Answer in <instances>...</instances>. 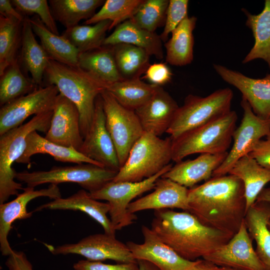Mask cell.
<instances>
[{"label":"cell","mask_w":270,"mask_h":270,"mask_svg":"<svg viewBox=\"0 0 270 270\" xmlns=\"http://www.w3.org/2000/svg\"><path fill=\"white\" fill-rule=\"evenodd\" d=\"M189 212L203 224L234 236L246 212L244 187L237 176L212 177L188 190Z\"/></svg>","instance_id":"6da1fadb"},{"label":"cell","mask_w":270,"mask_h":270,"mask_svg":"<svg viewBox=\"0 0 270 270\" xmlns=\"http://www.w3.org/2000/svg\"><path fill=\"white\" fill-rule=\"evenodd\" d=\"M151 226L164 244L190 261L212 253L233 236L203 224L188 211L154 210Z\"/></svg>","instance_id":"7a4b0ae2"},{"label":"cell","mask_w":270,"mask_h":270,"mask_svg":"<svg viewBox=\"0 0 270 270\" xmlns=\"http://www.w3.org/2000/svg\"><path fill=\"white\" fill-rule=\"evenodd\" d=\"M44 78L46 86L54 85L60 94L73 102L80 116L83 138L94 116L97 97L106 90L108 84L78 66L66 65L50 60Z\"/></svg>","instance_id":"3957f363"},{"label":"cell","mask_w":270,"mask_h":270,"mask_svg":"<svg viewBox=\"0 0 270 270\" xmlns=\"http://www.w3.org/2000/svg\"><path fill=\"white\" fill-rule=\"evenodd\" d=\"M238 116L230 110L224 116L172 138V160L176 162L194 154L227 152L236 128Z\"/></svg>","instance_id":"277c9868"},{"label":"cell","mask_w":270,"mask_h":270,"mask_svg":"<svg viewBox=\"0 0 270 270\" xmlns=\"http://www.w3.org/2000/svg\"><path fill=\"white\" fill-rule=\"evenodd\" d=\"M53 110L34 116L28 122L0 136V204L23 190L22 183L14 180L16 172L12 164L22 156L28 135L34 131L46 133L49 129Z\"/></svg>","instance_id":"5b68a950"},{"label":"cell","mask_w":270,"mask_h":270,"mask_svg":"<svg viewBox=\"0 0 270 270\" xmlns=\"http://www.w3.org/2000/svg\"><path fill=\"white\" fill-rule=\"evenodd\" d=\"M172 160V139L144 132L112 181L138 182L162 171Z\"/></svg>","instance_id":"8992f818"},{"label":"cell","mask_w":270,"mask_h":270,"mask_svg":"<svg viewBox=\"0 0 270 270\" xmlns=\"http://www.w3.org/2000/svg\"><path fill=\"white\" fill-rule=\"evenodd\" d=\"M233 92L228 88L206 97L188 95L179 106L166 133L176 139L192 130L216 120L230 110Z\"/></svg>","instance_id":"52a82bcc"},{"label":"cell","mask_w":270,"mask_h":270,"mask_svg":"<svg viewBox=\"0 0 270 270\" xmlns=\"http://www.w3.org/2000/svg\"><path fill=\"white\" fill-rule=\"evenodd\" d=\"M118 172L90 164L54 166L48 170L16 172V179L34 188L44 184L72 182L90 192H95L112 181Z\"/></svg>","instance_id":"ba28073f"},{"label":"cell","mask_w":270,"mask_h":270,"mask_svg":"<svg viewBox=\"0 0 270 270\" xmlns=\"http://www.w3.org/2000/svg\"><path fill=\"white\" fill-rule=\"evenodd\" d=\"M172 166L170 163L154 176L138 182L111 181L100 189L90 192L96 200H105L110 205L108 214L114 228L120 230L132 224L136 219L134 214L128 210L131 201L140 194L154 189L156 182Z\"/></svg>","instance_id":"9c48e42d"},{"label":"cell","mask_w":270,"mask_h":270,"mask_svg":"<svg viewBox=\"0 0 270 270\" xmlns=\"http://www.w3.org/2000/svg\"><path fill=\"white\" fill-rule=\"evenodd\" d=\"M100 96L106 127L114 144L121 168L144 132L134 110L122 106L106 90Z\"/></svg>","instance_id":"30bf717a"},{"label":"cell","mask_w":270,"mask_h":270,"mask_svg":"<svg viewBox=\"0 0 270 270\" xmlns=\"http://www.w3.org/2000/svg\"><path fill=\"white\" fill-rule=\"evenodd\" d=\"M240 106L243 116L240 125L233 133L232 148L223 162L214 171L212 177L228 174L234 164L241 158L250 154L262 138L270 135V119L256 116L248 102L242 98Z\"/></svg>","instance_id":"8fae6325"},{"label":"cell","mask_w":270,"mask_h":270,"mask_svg":"<svg viewBox=\"0 0 270 270\" xmlns=\"http://www.w3.org/2000/svg\"><path fill=\"white\" fill-rule=\"evenodd\" d=\"M46 246L54 255L76 254L93 262L110 260L118 263L137 262L126 244L106 233L90 235L76 243Z\"/></svg>","instance_id":"7c38bea8"},{"label":"cell","mask_w":270,"mask_h":270,"mask_svg":"<svg viewBox=\"0 0 270 270\" xmlns=\"http://www.w3.org/2000/svg\"><path fill=\"white\" fill-rule=\"evenodd\" d=\"M54 85L39 86L30 93L0 107V136L22 124L32 115H38L53 110L58 95Z\"/></svg>","instance_id":"4fadbf2b"},{"label":"cell","mask_w":270,"mask_h":270,"mask_svg":"<svg viewBox=\"0 0 270 270\" xmlns=\"http://www.w3.org/2000/svg\"><path fill=\"white\" fill-rule=\"evenodd\" d=\"M78 151L104 168L118 172L120 168L114 144L106 127L100 94L96 98L92 123Z\"/></svg>","instance_id":"5bb4252c"},{"label":"cell","mask_w":270,"mask_h":270,"mask_svg":"<svg viewBox=\"0 0 270 270\" xmlns=\"http://www.w3.org/2000/svg\"><path fill=\"white\" fill-rule=\"evenodd\" d=\"M202 258L220 268L266 270L254 248L252 240L244 221L238 231L226 244Z\"/></svg>","instance_id":"9a60e30c"},{"label":"cell","mask_w":270,"mask_h":270,"mask_svg":"<svg viewBox=\"0 0 270 270\" xmlns=\"http://www.w3.org/2000/svg\"><path fill=\"white\" fill-rule=\"evenodd\" d=\"M142 244L131 241L126 243L136 260L149 262L160 270H188L196 263V260L190 261L180 256L148 226H142Z\"/></svg>","instance_id":"2e32d148"},{"label":"cell","mask_w":270,"mask_h":270,"mask_svg":"<svg viewBox=\"0 0 270 270\" xmlns=\"http://www.w3.org/2000/svg\"><path fill=\"white\" fill-rule=\"evenodd\" d=\"M48 140L78 150L83 142L80 116L76 105L61 94L57 97L48 130Z\"/></svg>","instance_id":"e0dca14e"},{"label":"cell","mask_w":270,"mask_h":270,"mask_svg":"<svg viewBox=\"0 0 270 270\" xmlns=\"http://www.w3.org/2000/svg\"><path fill=\"white\" fill-rule=\"evenodd\" d=\"M41 196L53 200L62 198L58 185L50 184L48 188L39 190L27 186L12 200L0 204V250L2 256H8L14 250L8 240L12 224L18 220L30 218L34 212L27 210V204L32 200Z\"/></svg>","instance_id":"ac0fdd59"},{"label":"cell","mask_w":270,"mask_h":270,"mask_svg":"<svg viewBox=\"0 0 270 270\" xmlns=\"http://www.w3.org/2000/svg\"><path fill=\"white\" fill-rule=\"evenodd\" d=\"M214 68L224 80L240 92L256 116L270 119V73L263 78H254L220 64H214Z\"/></svg>","instance_id":"d6986e66"},{"label":"cell","mask_w":270,"mask_h":270,"mask_svg":"<svg viewBox=\"0 0 270 270\" xmlns=\"http://www.w3.org/2000/svg\"><path fill=\"white\" fill-rule=\"evenodd\" d=\"M178 108L168 92L158 86L151 98L134 112L144 132L160 137L166 132Z\"/></svg>","instance_id":"ffe728a7"},{"label":"cell","mask_w":270,"mask_h":270,"mask_svg":"<svg viewBox=\"0 0 270 270\" xmlns=\"http://www.w3.org/2000/svg\"><path fill=\"white\" fill-rule=\"evenodd\" d=\"M188 190L186 187L170 179L160 178L156 182L154 190L131 202L128 210L134 214L146 210H158L176 208L189 212Z\"/></svg>","instance_id":"44dd1931"},{"label":"cell","mask_w":270,"mask_h":270,"mask_svg":"<svg viewBox=\"0 0 270 270\" xmlns=\"http://www.w3.org/2000/svg\"><path fill=\"white\" fill-rule=\"evenodd\" d=\"M228 152L218 154H201L194 160L176 162L161 178L170 179L185 187H194L198 182L207 181L223 162Z\"/></svg>","instance_id":"7402d4cb"},{"label":"cell","mask_w":270,"mask_h":270,"mask_svg":"<svg viewBox=\"0 0 270 270\" xmlns=\"http://www.w3.org/2000/svg\"><path fill=\"white\" fill-rule=\"evenodd\" d=\"M44 209L80 210L87 214L100 224L104 233L116 236V230L113 227L107 214L110 210L108 202H102L94 198L90 192L80 190L66 198H58L42 204L34 212Z\"/></svg>","instance_id":"603a6c76"},{"label":"cell","mask_w":270,"mask_h":270,"mask_svg":"<svg viewBox=\"0 0 270 270\" xmlns=\"http://www.w3.org/2000/svg\"><path fill=\"white\" fill-rule=\"evenodd\" d=\"M162 42L160 36L156 32L143 29L129 20L116 26L106 37L103 46L130 44L144 50L150 56L161 60L164 58Z\"/></svg>","instance_id":"cb8c5ba5"},{"label":"cell","mask_w":270,"mask_h":270,"mask_svg":"<svg viewBox=\"0 0 270 270\" xmlns=\"http://www.w3.org/2000/svg\"><path fill=\"white\" fill-rule=\"evenodd\" d=\"M37 132H32L28 135L24 151L16 162L30 166L31 157L38 154H48L59 162L77 164L86 163L103 167L98 162L84 156L75 148L52 142L40 136Z\"/></svg>","instance_id":"d4e9b609"},{"label":"cell","mask_w":270,"mask_h":270,"mask_svg":"<svg viewBox=\"0 0 270 270\" xmlns=\"http://www.w3.org/2000/svg\"><path fill=\"white\" fill-rule=\"evenodd\" d=\"M270 207L255 202L248 210L244 222L252 240L256 242V252L266 270H270Z\"/></svg>","instance_id":"484cf974"},{"label":"cell","mask_w":270,"mask_h":270,"mask_svg":"<svg viewBox=\"0 0 270 270\" xmlns=\"http://www.w3.org/2000/svg\"><path fill=\"white\" fill-rule=\"evenodd\" d=\"M50 58L36 39L34 32L26 16L22 22L21 51L19 62L32 76L38 86H42L46 70Z\"/></svg>","instance_id":"4316f807"},{"label":"cell","mask_w":270,"mask_h":270,"mask_svg":"<svg viewBox=\"0 0 270 270\" xmlns=\"http://www.w3.org/2000/svg\"><path fill=\"white\" fill-rule=\"evenodd\" d=\"M28 20L50 60L70 66H78L80 52L64 36L50 32L36 15L28 17Z\"/></svg>","instance_id":"83f0119b"},{"label":"cell","mask_w":270,"mask_h":270,"mask_svg":"<svg viewBox=\"0 0 270 270\" xmlns=\"http://www.w3.org/2000/svg\"><path fill=\"white\" fill-rule=\"evenodd\" d=\"M197 18L188 16L172 32V36L164 43L166 61L171 65L182 66L190 64L194 58L193 31Z\"/></svg>","instance_id":"f1b7e54d"},{"label":"cell","mask_w":270,"mask_h":270,"mask_svg":"<svg viewBox=\"0 0 270 270\" xmlns=\"http://www.w3.org/2000/svg\"><path fill=\"white\" fill-rule=\"evenodd\" d=\"M228 174L237 176L243 182L246 212L255 202L265 185L270 182V168L261 166L249 154L239 159Z\"/></svg>","instance_id":"f546056e"},{"label":"cell","mask_w":270,"mask_h":270,"mask_svg":"<svg viewBox=\"0 0 270 270\" xmlns=\"http://www.w3.org/2000/svg\"><path fill=\"white\" fill-rule=\"evenodd\" d=\"M242 11L246 16V26L251 30L254 38V46L242 63L262 59L270 69V0H265L264 9L258 14H252L245 8Z\"/></svg>","instance_id":"4dcf8cb0"},{"label":"cell","mask_w":270,"mask_h":270,"mask_svg":"<svg viewBox=\"0 0 270 270\" xmlns=\"http://www.w3.org/2000/svg\"><path fill=\"white\" fill-rule=\"evenodd\" d=\"M78 66L108 84L124 80L118 70L112 46H102L80 52Z\"/></svg>","instance_id":"1f68e13d"},{"label":"cell","mask_w":270,"mask_h":270,"mask_svg":"<svg viewBox=\"0 0 270 270\" xmlns=\"http://www.w3.org/2000/svg\"><path fill=\"white\" fill-rule=\"evenodd\" d=\"M102 0H50V7L56 20L66 29L78 25L82 20L91 18L96 10L102 6ZM85 20V21H86Z\"/></svg>","instance_id":"d6a6232c"},{"label":"cell","mask_w":270,"mask_h":270,"mask_svg":"<svg viewBox=\"0 0 270 270\" xmlns=\"http://www.w3.org/2000/svg\"><path fill=\"white\" fill-rule=\"evenodd\" d=\"M158 86L146 83L138 78L108 84L106 90L122 106L134 111L151 98Z\"/></svg>","instance_id":"836d02e7"},{"label":"cell","mask_w":270,"mask_h":270,"mask_svg":"<svg viewBox=\"0 0 270 270\" xmlns=\"http://www.w3.org/2000/svg\"><path fill=\"white\" fill-rule=\"evenodd\" d=\"M118 70L124 80L140 78L150 66V55L144 49L127 44L112 46Z\"/></svg>","instance_id":"e575fe53"},{"label":"cell","mask_w":270,"mask_h":270,"mask_svg":"<svg viewBox=\"0 0 270 270\" xmlns=\"http://www.w3.org/2000/svg\"><path fill=\"white\" fill-rule=\"evenodd\" d=\"M22 22L0 15V76L18 58L21 48Z\"/></svg>","instance_id":"d590c367"},{"label":"cell","mask_w":270,"mask_h":270,"mask_svg":"<svg viewBox=\"0 0 270 270\" xmlns=\"http://www.w3.org/2000/svg\"><path fill=\"white\" fill-rule=\"evenodd\" d=\"M112 22L105 20L93 26L78 25L66 29L64 36L80 52L98 48L103 46L106 32L110 30Z\"/></svg>","instance_id":"8d00e7d4"},{"label":"cell","mask_w":270,"mask_h":270,"mask_svg":"<svg viewBox=\"0 0 270 270\" xmlns=\"http://www.w3.org/2000/svg\"><path fill=\"white\" fill-rule=\"evenodd\" d=\"M38 87L32 78H26L22 72L18 58L0 76V106L30 93Z\"/></svg>","instance_id":"74e56055"},{"label":"cell","mask_w":270,"mask_h":270,"mask_svg":"<svg viewBox=\"0 0 270 270\" xmlns=\"http://www.w3.org/2000/svg\"><path fill=\"white\" fill-rule=\"evenodd\" d=\"M143 0H106L98 12L84 24L90 25L102 20H110L112 22L110 30L122 22L131 19Z\"/></svg>","instance_id":"f35d334b"},{"label":"cell","mask_w":270,"mask_h":270,"mask_svg":"<svg viewBox=\"0 0 270 270\" xmlns=\"http://www.w3.org/2000/svg\"><path fill=\"white\" fill-rule=\"evenodd\" d=\"M168 0H144L130 20L138 26L154 32L166 18Z\"/></svg>","instance_id":"ab89813d"},{"label":"cell","mask_w":270,"mask_h":270,"mask_svg":"<svg viewBox=\"0 0 270 270\" xmlns=\"http://www.w3.org/2000/svg\"><path fill=\"white\" fill-rule=\"evenodd\" d=\"M16 9L24 16L36 14L46 26L52 32L58 34L59 32L50 5L46 0H12Z\"/></svg>","instance_id":"60d3db41"},{"label":"cell","mask_w":270,"mask_h":270,"mask_svg":"<svg viewBox=\"0 0 270 270\" xmlns=\"http://www.w3.org/2000/svg\"><path fill=\"white\" fill-rule=\"evenodd\" d=\"M188 0H170L168 4L164 30L160 35L164 43L169 34L188 16Z\"/></svg>","instance_id":"b9f144b4"},{"label":"cell","mask_w":270,"mask_h":270,"mask_svg":"<svg viewBox=\"0 0 270 270\" xmlns=\"http://www.w3.org/2000/svg\"><path fill=\"white\" fill-rule=\"evenodd\" d=\"M172 75L166 63L160 62L150 64L142 78L150 84L162 86L171 80Z\"/></svg>","instance_id":"7bdbcfd3"},{"label":"cell","mask_w":270,"mask_h":270,"mask_svg":"<svg viewBox=\"0 0 270 270\" xmlns=\"http://www.w3.org/2000/svg\"><path fill=\"white\" fill-rule=\"evenodd\" d=\"M74 270H138V263H119L115 264L102 262L80 260L73 265Z\"/></svg>","instance_id":"ee69618b"},{"label":"cell","mask_w":270,"mask_h":270,"mask_svg":"<svg viewBox=\"0 0 270 270\" xmlns=\"http://www.w3.org/2000/svg\"><path fill=\"white\" fill-rule=\"evenodd\" d=\"M249 154L261 166L270 168V135L258 141Z\"/></svg>","instance_id":"f6af8a7d"},{"label":"cell","mask_w":270,"mask_h":270,"mask_svg":"<svg viewBox=\"0 0 270 270\" xmlns=\"http://www.w3.org/2000/svg\"><path fill=\"white\" fill-rule=\"evenodd\" d=\"M5 265L8 270H33L31 262L22 251L14 250L8 256Z\"/></svg>","instance_id":"bcb514c9"},{"label":"cell","mask_w":270,"mask_h":270,"mask_svg":"<svg viewBox=\"0 0 270 270\" xmlns=\"http://www.w3.org/2000/svg\"><path fill=\"white\" fill-rule=\"evenodd\" d=\"M0 14L5 18L16 19L22 22L26 16L18 12L9 0H0Z\"/></svg>","instance_id":"7dc6e473"},{"label":"cell","mask_w":270,"mask_h":270,"mask_svg":"<svg viewBox=\"0 0 270 270\" xmlns=\"http://www.w3.org/2000/svg\"><path fill=\"white\" fill-rule=\"evenodd\" d=\"M188 270H221V268L202 258L196 260V263Z\"/></svg>","instance_id":"c3c4849f"},{"label":"cell","mask_w":270,"mask_h":270,"mask_svg":"<svg viewBox=\"0 0 270 270\" xmlns=\"http://www.w3.org/2000/svg\"><path fill=\"white\" fill-rule=\"evenodd\" d=\"M256 202L266 204L270 207V188H264L258 196Z\"/></svg>","instance_id":"681fc988"},{"label":"cell","mask_w":270,"mask_h":270,"mask_svg":"<svg viewBox=\"0 0 270 270\" xmlns=\"http://www.w3.org/2000/svg\"><path fill=\"white\" fill-rule=\"evenodd\" d=\"M138 270H160L156 266L145 260H137Z\"/></svg>","instance_id":"f907efd6"},{"label":"cell","mask_w":270,"mask_h":270,"mask_svg":"<svg viewBox=\"0 0 270 270\" xmlns=\"http://www.w3.org/2000/svg\"><path fill=\"white\" fill-rule=\"evenodd\" d=\"M221 270H235V269L230 268H221Z\"/></svg>","instance_id":"816d5d0a"},{"label":"cell","mask_w":270,"mask_h":270,"mask_svg":"<svg viewBox=\"0 0 270 270\" xmlns=\"http://www.w3.org/2000/svg\"><path fill=\"white\" fill-rule=\"evenodd\" d=\"M268 230H270V220L268 222Z\"/></svg>","instance_id":"f5cc1de1"}]
</instances>
